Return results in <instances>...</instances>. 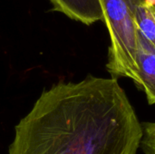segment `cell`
I'll list each match as a JSON object with an SVG mask.
<instances>
[{"mask_svg":"<svg viewBox=\"0 0 155 154\" xmlns=\"http://www.w3.org/2000/svg\"><path fill=\"white\" fill-rule=\"evenodd\" d=\"M143 136L140 147L144 154H155V123L142 124Z\"/></svg>","mask_w":155,"mask_h":154,"instance_id":"obj_6","label":"cell"},{"mask_svg":"<svg viewBox=\"0 0 155 154\" xmlns=\"http://www.w3.org/2000/svg\"><path fill=\"white\" fill-rule=\"evenodd\" d=\"M145 0H99L110 35L106 68L112 78L127 77L140 88L137 65L138 30L135 16Z\"/></svg>","mask_w":155,"mask_h":154,"instance_id":"obj_2","label":"cell"},{"mask_svg":"<svg viewBox=\"0 0 155 154\" xmlns=\"http://www.w3.org/2000/svg\"><path fill=\"white\" fill-rule=\"evenodd\" d=\"M144 5H147L151 9L152 13L153 14V15L155 16V0H145Z\"/></svg>","mask_w":155,"mask_h":154,"instance_id":"obj_7","label":"cell"},{"mask_svg":"<svg viewBox=\"0 0 155 154\" xmlns=\"http://www.w3.org/2000/svg\"><path fill=\"white\" fill-rule=\"evenodd\" d=\"M51 11L64 14L72 20L91 25L103 21V12L99 0H49Z\"/></svg>","mask_w":155,"mask_h":154,"instance_id":"obj_3","label":"cell"},{"mask_svg":"<svg viewBox=\"0 0 155 154\" xmlns=\"http://www.w3.org/2000/svg\"><path fill=\"white\" fill-rule=\"evenodd\" d=\"M137 65L140 89L144 91L149 104H155V48L139 33Z\"/></svg>","mask_w":155,"mask_h":154,"instance_id":"obj_4","label":"cell"},{"mask_svg":"<svg viewBox=\"0 0 155 154\" xmlns=\"http://www.w3.org/2000/svg\"><path fill=\"white\" fill-rule=\"evenodd\" d=\"M142 123L117 79L45 89L15 127L8 154H136Z\"/></svg>","mask_w":155,"mask_h":154,"instance_id":"obj_1","label":"cell"},{"mask_svg":"<svg viewBox=\"0 0 155 154\" xmlns=\"http://www.w3.org/2000/svg\"><path fill=\"white\" fill-rule=\"evenodd\" d=\"M135 22L138 33L155 48V16L144 3L137 9Z\"/></svg>","mask_w":155,"mask_h":154,"instance_id":"obj_5","label":"cell"}]
</instances>
